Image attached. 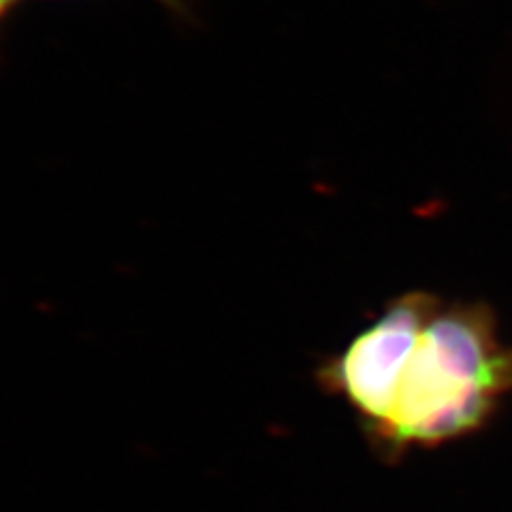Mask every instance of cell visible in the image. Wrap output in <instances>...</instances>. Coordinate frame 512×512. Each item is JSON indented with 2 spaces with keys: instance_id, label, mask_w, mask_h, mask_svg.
I'll return each instance as SVG.
<instances>
[{
  "instance_id": "obj_1",
  "label": "cell",
  "mask_w": 512,
  "mask_h": 512,
  "mask_svg": "<svg viewBox=\"0 0 512 512\" xmlns=\"http://www.w3.org/2000/svg\"><path fill=\"white\" fill-rule=\"evenodd\" d=\"M512 391V348L485 306H444L425 320L376 440L427 446L483 425Z\"/></svg>"
},
{
  "instance_id": "obj_2",
  "label": "cell",
  "mask_w": 512,
  "mask_h": 512,
  "mask_svg": "<svg viewBox=\"0 0 512 512\" xmlns=\"http://www.w3.org/2000/svg\"><path fill=\"white\" fill-rule=\"evenodd\" d=\"M438 301L429 293H408L395 299L316 374L323 389L342 395L374 434L389 419L397 382Z\"/></svg>"
},
{
  "instance_id": "obj_3",
  "label": "cell",
  "mask_w": 512,
  "mask_h": 512,
  "mask_svg": "<svg viewBox=\"0 0 512 512\" xmlns=\"http://www.w3.org/2000/svg\"><path fill=\"white\" fill-rule=\"evenodd\" d=\"M156 3L163 5L167 11H171L178 18H190L192 7H195V0H156Z\"/></svg>"
},
{
  "instance_id": "obj_4",
  "label": "cell",
  "mask_w": 512,
  "mask_h": 512,
  "mask_svg": "<svg viewBox=\"0 0 512 512\" xmlns=\"http://www.w3.org/2000/svg\"><path fill=\"white\" fill-rule=\"evenodd\" d=\"M20 0H0V26L7 20V15L13 11V7L18 5Z\"/></svg>"
}]
</instances>
